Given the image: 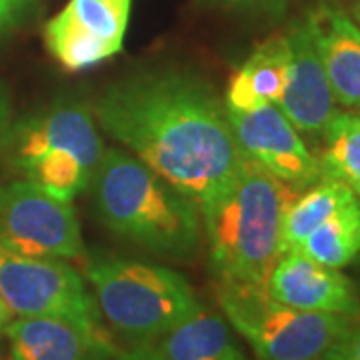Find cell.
<instances>
[{"label":"cell","instance_id":"cell-8","mask_svg":"<svg viewBox=\"0 0 360 360\" xmlns=\"http://www.w3.org/2000/svg\"><path fill=\"white\" fill-rule=\"evenodd\" d=\"M0 246L25 257H84L72 202L30 180L0 184Z\"/></svg>","mask_w":360,"mask_h":360},{"label":"cell","instance_id":"cell-27","mask_svg":"<svg viewBox=\"0 0 360 360\" xmlns=\"http://www.w3.org/2000/svg\"><path fill=\"white\" fill-rule=\"evenodd\" d=\"M359 22H360V20H359Z\"/></svg>","mask_w":360,"mask_h":360},{"label":"cell","instance_id":"cell-25","mask_svg":"<svg viewBox=\"0 0 360 360\" xmlns=\"http://www.w3.org/2000/svg\"><path fill=\"white\" fill-rule=\"evenodd\" d=\"M115 360H146V359L142 356L136 348H130V350H120Z\"/></svg>","mask_w":360,"mask_h":360},{"label":"cell","instance_id":"cell-11","mask_svg":"<svg viewBox=\"0 0 360 360\" xmlns=\"http://www.w3.org/2000/svg\"><path fill=\"white\" fill-rule=\"evenodd\" d=\"M266 292L292 309L356 316L360 300L354 284L338 269L324 266L300 250H286L266 281Z\"/></svg>","mask_w":360,"mask_h":360},{"label":"cell","instance_id":"cell-7","mask_svg":"<svg viewBox=\"0 0 360 360\" xmlns=\"http://www.w3.org/2000/svg\"><path fill=\"white\" fill-rule=\"evenodd\" d=\"M0 298L16 319L98 324L101 312L82 276L63 258L16 255L0 246Z\"/></svg>","mask_w":360,"mask_h":360},{"label":"cell","instance_id":"cell-18","mask_svg":"<svg viewBox=\"0 0 360 360\" xmlns=\"http://www.w3.org/2000/svg\"><path fill=\"white\" fill-rule=\"evenodd\" d=\"M304 257L330 269H345L360 252V202L352 200L324 220L298 246Z\"/></svg>","mask_w":360,"mask_h":360},{"label":"cell","instance_id":"cell-19","mask_svg":"<svg viewBox=\"0 0 360 360\" xmlns=\"http://www.w3.org/2000/svg\"><path fill=\"white\" fill-rule=\"evenodd\" d=\"M322 132V179L338 180L360 196V115L335 112Z\"/></svg>","mask_w":360,"mask_h":360},{"label":"cell","instance_id":"cell-24","mask_svg":"<svg viewBox=\"0 0 360 360\" xmlns=\"http://www.w3.org/2000/svg\"><path fill=\"white\" fill-rule=\"evenodd\" d=\"M11 321H13V314H11L8 307L4 304V300L0 298V330H4V328L8 326V322Z\"/></svg>","mask_w":360,"mask_h":360},{"label":"cell","instance_id":"cell-16","mask_svg":"<svg viewBox=\"0 0 360 360\" xmlns=\"http://www.w3.org/2000/svg\"><path fill=\"white\" fill-rule=\"evenodd\" d=\"M290 49L286 34H274L258 44L243 65L232 72L226 89V108L255 110L278 104L286 86Z\"/></svg>","mask_w":360,"mask_h":360},{"label":"cell","instance_id":"cell-10","mask_svg":"<svg viewBox=\"0 0 360 360\" xmlns=\"http://www.w3.org/2000/svg\"><path fill=\"white\" fill-rule=\"evenodd\" d=\"M226 115L245 158L300 191L322 179L321 162L310 155L278 104H266L255 110L226 108Z\"/></svg>","mask_w":360,"mask_h":360},{"label":"cell","instance_id":"cell-9","mask_svg":"<svg viewBox=\"0 0 360 360\" xmlns=\"http://www.w3.org/2000/svg\"><path fill=\"white\" fill-rule=\"evenodd\" d=\"M132 0H70L49 20L44 40L68 70L101 65L122 51Z\"/></svg>","mask_w":360,"mask_h":360},{"label":"cell","instance_id":"cell-2","mask_svg":"<svg viewBox=\"0 0 360 360\" xmlns=\"http://www.w3.org/2000/svg\"><path fill=\"white\" fill-rule=\"evenodd\" d=\"M298 193L245 158L219 193L198 205L217 283L266 286L283 257L284 217Z\"/></svg>","mask_w":360,"mask_h":360},{"label":"cell","instance_id":"cell-26","mask_svg":"<svg viewBox=\"0 0 360 360\" xmlns=\"http://www.w3.org/2000/svg\"><path fill=\"white\" fill-rule=\"evenodd\" d=\"M356 18H359V20H360V0H359V2H356Z\"/></svg>","mask_w":360,"mask_h":360},{"label":"cell","instance_id":"cell-21","mask_svg":"<svg viewBox=\"0 0 360 360\" xmlns=\"http://www.w3.org/2000/svg\"><path fill=\"white\" fill-rule=\"evenodd\" d=\"M11 130H13V106H11L8 92L0 82V148L6 146Z\"/></svg>","mask_w":360,"mask_h":360},{"label":"cell","instance_id":"cell-28","mask_svg":"<svg viewBox=\"0 0 360 360\" xmlns=\"http://www.w3.org/2000/svg\"><path fill=\"white\" fill-rule=\"evenodd\" d=\"M359 255H360V252H359Z\"/></svg>","mask_w":360,"mask_h":360},{"label":"cell","instance_id":"cell-15","mask_svg":"<svg viewBox=\"0 0 360 360\" xmlns=\"http://www.w3.org/2000/svg\"><path fill=\"white\" fill-rule=\"evenodd\" d=\"M136 350L146 360H246L226 319L202 304L150 345Z\"/></svg>","mask_w":360,"mask_h":360},{"label":"cell","instance_id":"cell-4","mask_svg":"<svg viewBox=\"0 0 360 360\" xmlns=\"http://www.w3.org/2000/svg\"><path fill=\"white\" fill-rule=\"evenodd\" d=\"M84 274L101 316L130 348L150 345L200 309L188 281L168 266L101 257L86 262Z\"/></svg>","mask_w":360,"mask_h":360},{"label":"cell","instance_id":"cell-17","mask_svg":"<svg viewBox=\"0 0 360 360\" xmlns=\"http://www.w3.org/2000/svg\"><path fill=\"white\" fill-rule=\"evenodd\" d=\"M356 200V194L347 184L333 179H321L309 188L298 193L288 206L283 226V248L298 250L302 240L324 220L335 217L338 210Z\"/></svg>","mask_w":360,"mask_h":360},{"label":"cell","instance_id":"cell-5","mask_svg":"<svg viewBox=\"0 0 360 360\" xmlns=\"http://www.w3.org/2000/svg\"><path fill=\"white\" fill-rule=\"evenodd\" d=\"M14 168L46 193L72 202L86 191L103 158V139L86 106L60 103L11 130Z\"/></svg>","mask_w":360,"mask_h":360},{"label":"cell","instance_id":"cell-1","mask_svg":"<svg viewBox=\"0 0 360 360\" xmlns=\"http://www.w3.org/2000/svg\"><path fill=\"white\" fill-rule=\"evenodd\" d=\"M94 116L196 205L219 193L245 160L226 104L191 75L158 70L122 78L96 98Z\"/></svg>","mask_w":360,"mask_h":360},{"label":"cell","instance_id":"cell-14","mask_svg":"<svg viewBox=\"0 0 360 360\" xmlns=\"http://www.w3.org/2000/svg\"><path fill=\"white\" fill-rule=\"evenodd\" d=\"M307 22L335 101L360 108V25L333 4H319Z\"/></svg>","mask_w":360,"mask_h":360},{"label":"cell","instance_id":"cell-12","mask_svg":"<svg viewBox=\"0 0 360 360\" xmlns=\"http://www.w3.org/2000/svg\"><path fill=\"white\" fill-rule=\"evenodd\" d=\"M290 63L278 108L300 132L321 134L336 112V101L307 18L288 32Z\"/></svg>","mask_w":360,"mask_h":360},{"label":"cell","instance_id":"cell-23","mask_svg":"<svg viewBox=\"0 0 360 360\" xmlns=\"http://www.w3.org/2000/svg\"><path fill=\"white\" fill-rule=\"evenodd\" d=\"M214 2H222L229 6H257V8H264V6H281L284 0H214Z\"/></svg>","mask_w":360,"mask_h":360},{"label":"cell","instance_id":"cell-6","mask_svg":"<svg viewBox=\"0 0 360 360\" xmlns=\"http://www.w3.org/2000/svg\"><path fill=\"white\" fill-rule=\"evenodd\" d=\"M217 300L258 360H322L352 322V316L292 309L257 284L217 283Z\"/></svg>","mask_w":360,"mask_h":360},{"label":"cell","instance_id":"cell-22","mask_svg":"<svg viewBox=\"0 0 360 360\" xmlns=\"http://www.w3.org/2000/svg\"><path fill=\"white\" fill-rule=\"evenodd\" d=\"M28 0H0V34L20 18Z\"/></svg>","mask_w":360,"mask_h":360},{"label":"cell","instance_id":"cell-3","mask_svg":"<svg viewBox=\"0 0 360 360\" xmlns=\"http://www.w3.org/2000/svg\"><path fill=\"white\" fill-rule=\"evenodd\" d=\"M94 205L110 231L158 257L193 258L202 240L200 208L124 150H104L92 179Z\"/></svg>","mask_w":360,"mask_h":360},{"label":"cell","instance_id":"cell-13","mask_svg":"<svg viewBox=\"0 0 360 360\" xmlns=\"http://www.w3.org/2000/svg\"><path fill=\"white\" fill-rule=\"evenodd\" d=\"M11 360H115L120 348L101 324L16 319L4 328Z\"/></svg>","mask_w":360,"mask_h":360},{"label":"cell","instance_id":"cell-20","mask_svg":"<svg viewBox=\"0 0 360 360\" xmlns=\"http://www.w3.org/2000/svg\"><path fill=\"white\" fill-rule=\"evenodd\" d=\"M322 360H360V321L348 324Z\"/></svg>","mask_w":360,"mask_h":360}]
</instances>
